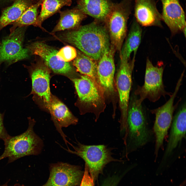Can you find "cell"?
<instances>
[{
	"mask_svg": "<svg viewBox=\"0 0 186 186\" xmlns=\"http://www.w3.org/2000/svg\"><path fill=\"white\" fill-rule=\"evenodd\" d=\"M61 38L97 61L111 46L107 30L95 22L71 30L63 34Z\"/></svg>",
	"mask_w": 186,
	"mask_h": 186,
	"instance_id": "1",
	"label": "cell"
},
{
	"mask_svg": "<svg viewBox=\"0 0 186 186\" xmlns=\"http://www.w3.org/2000/svg\"><path fill=\"white\" fill-rule=\"evenodd\" d=\"M28 121V127L25 131L16 136L10 135L4 141L5 148L0 156L1 160L7 158L9 163L24 156L37 155L41 153L43 142L34 131L35 121L29 118Z\"/></svg>",
	"mask_w": 186,
	"mask_h": 186,
	"instance_id": "2",
	"label": "cell"
},
{
	"mask_svg": "<svg viewBox=\"0 0 186 186\" xmlns=\"http://www.w3.org/2000/svg\"><path fill=\"white\" fill-rule=\"evenodd\" d=\"M76 146H72L74 150H66L82 158L85 162L90 175L94 182L102 174L106 165L112 162H121L123 161L112 156L113 148L104 145H87L78 142Z\"/></svg>",
	"mask_w": 186,
	"mask_h": 186,
	"instance_id": "3",
	"label": "cell"
},
{
	"mask_svg": "<svg viewBox=\"0 0 186 186\" xmlns=\"http://www.w3.org/2000/svg\"><path fill=\"white\" fill-rule=\"evenodd\" d=\"M146 66L144 83L142 86H138L134 92L135 95L139 96L137 101L140 105L146 99L155 102L162 96L165 97L168 95L170 97L172 94L166 91L165 89L162 80L163 65L154 66L147 58Z\"/></svg>",
	"mask_w": 186,
	"mask_h": 186,
	"instance_id": "4",
	"label": "cell"
},
{
	"mask_svg": "<svg viewBox=\"0 0 186 186\" xmlns=\"http://www.w3.org/2000/svg\"><path fill=\"white\" fill-rule=\"evenodd\" d=\"M137 99L135 95L131 99L127 117L128 135L134 149L146 144L151 136L142 105H138Z\"/></svg>",
	"mask_w": 186,
	"mask_h": 186,
	"instance_id": "5",
	"label": "cell"
},
{
	"mask_svg": "<svg viewBox=\"0 0 186 186\" xmlns=\"http://www.w3.org/2000/svg\"><path fill=\"white\" fill-rule=\"evenodd\" d=\"M131 0H123L113 4L106 20L108 27L112 45L121 50L127 30V21L131 10Z\"/></svg>",
	"mask_w": 186,
	"mask_h": 186,
	"instance_id": "6",
	"label": "cell"
},
{
	"mask_svg": "<svg viewBox=\"0 0 186 186\" xmlns=\"http://www.w3.org/2000/svg\"><path fill=\"white\" fill-rule=\"evenodd\" d=\"M135 56L131 61L121 58L116 78V86L119 98L121 117L119 122L120 129L128 127L127 117L129 96L132 83V74L134 67Z\"/></svg>",
	"mask_w": 186,
	"mask_h": 186,
	"instance_id": "7",
	"label": "cell"
},
{
	"mask_svg": "<svg viewBox=\"0 0 186 186\" xmlns=\"http://www.w3.org/2000/svg\"><path fill=\"white\" fill-rule=\"evenodd\" d=\"M183 78L181 75L176 84L174 92L169 99L164 105L156 109L150 110L155 115L153 129L156 137L155 154L157 156L158 151L162 146L164 139L172 123L174 111L179 103L174 105V103Z\"/></svg>",
	"mask_w": 186,
	"mask_h": 186,
	"instance_id": "8",
	"label": "cell"
},
{
	"mask_svg": "<svg viewBox=\"0 0 186 186\" xmlns=\"http://www.w3.org/2000/svg\"><path fill=\"white\" fill-rule=\"evenodd\" d=\"M24 27L17 28L2 40L0 44V65L3 62L11 65L28 57L30 52L23 45Z\"/></svg>",
	"mask_w": 186,
	"mask_h": 186,
	"instance_id": "9",
	"label": "cell"
},
{
	"mask_svg": "<svg viewBox=\"0 0 186 186\" xmlns=\"http://www.w3.org/2000/svg\"><path fill=\"white\" fill-rule=\"evenodd\" d=\"M84 171L78 166L58 162L51 164L49 179L44 186H79Z\"/></svg>",
	"mask_w": 186,
	"mask_h": 186,
	"instance_id": "10",
	"label": "cell"
},
{
	"mask_svg": "<svg viewBox=\"0 0 186 186\" xmlns=\"http://www.w3.org/2000/svg\"><path fill=\"white\" fill-rule=\"evenodd\" d=\"M79 100L87 106L97 108L104 104V93L100 86L84 75L73 80Z\"/></svg>",
	"mask_w": 186,
	"mask_h": 186,
	"instance_id": "11",
	"label": "cell"
},
{
	"mask_svg": "<svg viewBox=\"0 0 186 186\" xmlns=\"http://www.w3.org/2000/svg\"><path fill=\"white\" fill-rule=\"evenodd\" d=\"M26 48L31 54L40 56L45 65L55 73L68 75L73 73L70 64L59 59L57 56L58 51L43 42L36 41Z\"/></svg>",
	"mask_w": 186,
	"mask_h": 186,
	"instance_id": "12",
	"label": "cell"
},
{
	"mask_svg": "<svg viewBox=\"0 0 186 186\" xmlns=\"http://www.w3.org/2000/svg\"><path fill=\"white\" fill-rule=\"evenodd\" d=\"M28 69L32 81V93L40 97L47 108L51 101L50 71L43 61L37 62L31 66L24 65Z\"/></svg>",
	"mask_w": 186,
	"mask_h": 186,
	"instance_id": "13",
	"label": "cell"
},
{
	"mask_svg": "<svg viewBox=\"0 0 186 186\" xmlns=\"http://www.w3.org/2000/svg\"><path fill=\"white\" fill-rule=\"evenodd\" d=\"M114 50V48L111 45L97 63V75L98 82L104 94L109 95L113 94L115 90Z\"/></svg>",
	"mask_w": 186,
	"mask_h": 186,
	"instance_id": "14",
	"label": "cell"
},
{
	"mask_svg": "<svg viewBox=\"0 0 186 186\" xmlns=\"http://www.w3.org/2000/svg\"><path fill=\"white\" fill-rule=\"evenodd\" d=\"M160 0L162 5V20L169 27L172 34L181 31L185 35V14L180 0Z\"/></svg>",
	"mask_w": 186,
	"mask_h": 186,
	"instance_id": "15",
	"label": "cell"
},
{
	"mask_svg": "<svg viewBox=\"0 0 186 186\" xmlns=\"http://www.w3.org/2000/svg\"><path fill=\"white\" fill-rule=\"evenodd\" d=\"M48 108L51 116L52 120L57 130L62 136L66 144H70L66 140V136L62 130L71 125H75L78 120L70 111L66 106L57 98L51 96L50 104Z\"/></svg>",
	"mask_w": 186,
	"mask_h": 186,
	"instance_id": "16",
	"label": "cell"
},
{
	"mask_svg": "<svg viewBox=\"0 0 186 186\" xmlns=\"http://www.w3.org/2000/svg\"><path fill=\"white\" fill-rule=\"evenodd\" d=\"M134 12L136 21L140 25L161 27V14L154 0H135Z\"/></svg>",
	"mask_w": 186,
	"mask_h": 186,
	"instance_id": "17",
	"label": "cell"
},
{
	"mask_svg": "<svg viewBox=\"0 0 186 186\" xmlns=\"http://www.w3.org/2000/svg\"><path fill=\"white\" fill-rule=\"evenodd\" d=\"M186 103L174 117L167 144L162 158L167 159L178 144L185 136L186 133Z\"/></svg>",
	"mask_w": 186,
	"mask_h": 186,
	"instance_id": "18",
	"label": "cell"
},
{
	"mask_svg": "<svg viewBox=\"0 0 186 186\" xmlns=\"http://www.w3.org/2000/svg\"><path fill=\"white\" fill-rule=\"evenodd\" d=\"M75 8L100 21L105 20L113 7L110 0H78Z\"/></svg>",
	"mask_w": 186,
	"mask_h": 186,
	"instance_id": "19",
	"label": "cell"
},
{
	"mask_svg": "<svg viewBox=\"0 0 186 186\" xmlns=\"http://www.w3.org/2000/svg\"><path fill=\"white\" fill-rule=\"evenodd\" d=\"M34 3L33 0H15L12 5L4 9L2 12L0 17V30L17 20Z\"/></svg>",
	"mask_w": 186,
	"mask_h": 186,
	"instance_id": "20",
	"label": "cell"
},
{
	"mask_svg": "<svg viewBox=\"0 0 186 186\" xmlns=\"http://www.w3.org/2000/svg\"><path fill=\"white\" fill-rule=\"evenodd\" d=\"M60 18L52 32L66 29L73 30L79 27L86 14L76 8L63 11H59Z\"/></svg>",
	"mask_w": 186,
	"mask_h": 186,
	"instance_id": "21",
	"label": "cell"
},
{
	"mask_svg": "<svg viewBox=\"0 0 186 186\" xmlns=\"http://www.w3.org/2000/svg\"><path fill=\"white\" fill-rule=\"evenodd\" d=\"M142 30L140 25L134 21L132 25L126 40L120 51V58L129 60L131 53L136 54L141 43Z\"/></svg>",
	"mask_w": 186,
	"mask_h": 186,
	"instance_id": "22",
	"label": "cell"
},
{
	"mask_svg": "<svg viewBox=\"0 0 186 186\" xmlns=\"http://www.w3.org/2000/svg\"><path fill=\"white\" fill-rule=\"evenodd\" d=\"M97 62L80 51H78L77 56L73 64L78 72L83 75L90 77L99 85L97 75Z\"/></svg>",
	"mask_w": 186,
	"mask_h": 186,
	"instance_id": "23",
	"label": "cell"
},
{
	"mask_svg": "<svg viewBox=\"0 0 186 186\" xmlns=\"http://www.w3.org/2000/svg\"><path fill=\"white\" fill-rule=\"evenodd\" d=\"M72 3L71 0H43L35 26L41 27L42 23L45 20L59 12L63 6H70Z\"/></svg>",
	"mask_w": 186,
	"mask_h": 186,
	"instance_id": "24",
	"label": "cell"
},
{
	"mask_svg": "<svg viewBox=\"0 0 186 186\" xmlns=\"http://www.w3.org/2000/svg\"><path fill=\"white\" fill-rule=\"evenodd\" d=\"M43 0H39L30 6L22 14L16 21L12 23V26L10 29V33H12L17 28L36 24L38 17V10Z\"/></svg>",
	"mask_w": 186,
	"mask_h": 186,
	"instance_id": "25",
	"label": "cell"
},
{
	"mask_svg": "<svg viewBox=\"0 0 186 186\" xmlns=\"http://www.w3.org/2000/svg\"><path fill=\"white\" fill-rule=\"evenodd\" d=\"M77 55V51L76 49L69 45L63 47L58 51L57 53V56L59 59L66 62L74 60Z\"/></svg>",
	"mask_w": 186,
	"mask_h": 186,
	"instance_id": "26",
	"label": "cell"
},
{
	"mask_svg": "<svg viewBox=\"0 0 186 186\" xmlns=\"http://www.w3.org/2000/svg\"><path fill=\"white\" fill-rule=\"evenodd\" d=\"M95 182L88 171L87 167L85 165L83 176L79 186H94Z\"/></svg>",
	"mask_w": 186,
	"mask_h": 186,
	"instance_id": "27",
	"label": "cell"
},
{
	"mask_svg": "<svg viewBox=\"0 0 186 186\" xmlns=\"http://www.w3.org/2000/svg\"><path fill=\"white\" fill-rule=\"evenodd\" d=\"M120 180V178L117 176H113L106 179L101 186H117Z\"/></svg>",
	"mask_w": 186,
	"mask_h": 186,
	"instance_id": "28",
	"label": "cell"
},
{
	"mask_svg": "<svg viewBox=\"0 0 186 186\" xmlns=\"http://www.w3.org/2000/svg\"><path fill=\"white\" fill-rule=\"evenodd\" d=\"M3 115L0 113V139L3 141L7 138L10 135L8 134L4 125Z\"/></svg>",
	"mask_w": 186,
	"mask_h": 186,
	"instance_id": "29",
	"label": "cell"
},
{
	"mask_svg": "<svg viewBox=\"0 0 186 186\" xmlns=\"http://www.w3.org/2000/svg\"><path fill=\"white\" fill-rule=\"evenodd\" d=\"M0 186H8L7 183H6L2 185H0ZM13 186H24L23 185H21L19 184H16Z\"/></svg>",
	"mask_w": 186,
	"mask_h": 186,
	"instance_id": "30",
	"label": "cell"
},
{
	"mask_svg": "<svg viewBox=\"0 0 186 186\" xmlns=\"http://www.w3.org/2000/svg\"><path fill=\"white\" fill-rule=\"evenodd\" d=\"M1 42H0V44H1Z\"/></svg>",
	"mask_w": 186,
	"mask_h": 186,
	"instance_id": "31",
	"label": "cell"
},
{
	"mask_svg": "<svg viewBox=\"0 0 186 186\" xmlns=\"http://www.w3.org/2000/svg\"><path fill=\"white\" fill-rule=\"evenodd\" d=\"M76 1H78V0H76Z\"/></svg>",
	"mask_w": 186,
	"mask_h": 186,
	"instance_id": "32",
	"label": "cell"
},
{
	"mask_svg": "<svg viewBox=\"0 0 186 186\" xmlns=\"http://www.w3.org/2000/svg\"><path fill=\"white\" fill-rule=\"evenodd\" d=\"M42 186H44L43 185Z\"/></svg>",
	"mask_w": 186,
	"mask_h": 186,
	"instance_id": "33",
	"label": "cell"
}]
</instances>
